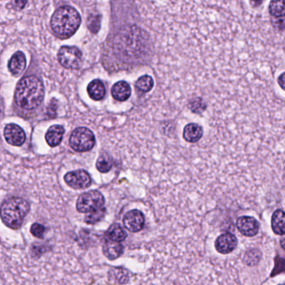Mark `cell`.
I'll return each mask as SVG.
<instances>
[{
  "mask_svg": "<svg viewBox=\"0 0 285 285\" xmlns=\"http://www.w3.org/2000/svg\"><path fill=\"white\" fill-rule=\"evenodd\" d=\"M45 95V88L41 79L35 76H26L17 85L14 100L24 110H34L41 105Z\"/></svg>",
  "mask_w": 285,
  "mask_h": 285,
  "instance_id": "obj_1",
  "label": "cell"
},
{
  "mask_svg": "<svg viewBox=\"0 0 285 285\" xmlns=\"http://www.w3.org/2000/svg\"><path fill=\"white\" fill-rule=\"evenodd\" d=\"M81 23V15L76 8L63 6L56 9L52 15L50 25L59 38L67 39L76 32Z\"/></svg>",
  "mask_w": 285,
  "mask_h": 285,
  "instance_id": "obj_2",
  "label": "cell"
},
{
  "mask_svg": "<svg viewBox=\"0 0 285 285\" xmlns=\"http://www.w3.org/2000/svg\"><path fill=\"white\" fill-rule=\"evenodd\" d=\"M30 204L21 197H10L0 207V218L3 224L11 229H19L30 211Z\"/></svg>",
  "mask_w": 285,
  "mask_h": 285,
  "instance_id": "obj_3",
  "label": "cell"
},
{
  "mask_svg": "<svg viewBox=\"0 0 285 285\" xmlns=\"http://www.w3.org/2000/svg\"><path fill=\"white\" fill-rule=\"evenodd\" d=\"M105 205V198L102 193L97 190L86 191L79 196L76 202V209L79 213H94L101 209Z\"/></svg>",
  "mask_w": 285,
  "mask_h": 285,
  "instance_id": "obj_4",
  "label": "cell"
},
{
  "mask_svg": "<svg viewBox=\"0 0 285 285\" xmlns=\"http://www.w3.org/2000/svg\"><path fill=\"white\" fill-rule=\"evenodd\" d=\"M95 138L91 130L79 127L70 136V145L73 150L78 152H86L94 147Z\"/></svg>",
  "mask_w": 285,
  "mask_h": 285,
  "instance_id": "obj_5",
  "label": "cell"
},
{
  "mask_svg": "<svg viewBox=\"0 0 285 285\" xmlns=\"http://www.w3.org/2000/svg\"><path fill=\"white\" fill-rule=\"evenodd\" d=\"M58 59L63 67L70 70H77L82 63L81 50L73 46H63L58 52Z\"/></svg>",
  "mask_w": 285,
  "mask_h": 285,
  "instance_id": "obj_6",
  "label": "cell"
},
{
  "mask_svg": "<svg viewBox=\"0 0 285 285\" xmlns=\"http://www.w3.org/2000/svg\"><path fill=\"white\" fill-rule=\"evenodd\" d=\"M66 184L73 189H86L92 184V178L85 170L68 172L65 176Z\"/></svg>",
  "mask_w": 285,
  "mask_h": 285,
  "instance_id": "obj_7",
  "label": "cell"
},
{
  "mask_svg": "<svg viewBox=\"0 0 285 285\" xmlns=\"http://www.w3.org/2000/svg\"><path fill=\"white\" fill-rule=\"evenodd\" d=\"M123 225L127 230L132 233L140 232L145 225L144 214L137 209L127 212L123 217Z\"/></svg>",
  "mask_w": 285,
  "mask_h": 285,
  "instance_id": "obj_8",
  "label": "cell"
},
{
  "mask_svg": "<svg viewBox=\"0 0 285 285\" xmlns=\"http://www.w3.org/2000/svg\"><path fill=\"white\" fill-rule=\"evenodd\" d=\"M4 138L6 142L12 145L20 146L24 144L26 139V136L24 130L16 124H8L4 128Z\"/></svg>",
  "mask_w": 285,
  "mask_h": 285,
  "instance_id": "obj_9",
  "label": "cell"
},
{
  "mask_svg": "<svg viewBox=\"0 0 285 285\" xmlns=\"http://www.w3.org/2000/svg\"><path fill=\"white\" fill-rule=\"evenodd\" d=\"M237 246V238L234 234L229 233L221 234L215 241L216 250L222 254H229L232 253L236 249Z\"/></svg>",
  "mask_w": 285,
  "mask_h": 285,
  "instance_id": "obj_10",
  "label": "cell"
},
{
  "mask_svg": "<svg viewBox=\"0 0 285 285\" xmlns=\"http://www.w3.org/2000/svg\"><path fill=\"white\" fill-rule=\"evenodd\" d=\"M237 228L246 237H254L259 231V224L253 217L243 216L238 219Z\"/></svg>",
  "mask_w": 285,
  "mask_h": 285,
  "instance_id": "obj_11",
  "label": "cell"
},
{
  "mask_svg": "<svg viewBox=\"0 0 285 285\" xmlns=\"http://www.w3.org/2000/svg\"><path fill=\"white\" fill-rule=\"evenodd\" d=\"M8 67L11 74L14 76L21 75L26 67V57L24 53L21 51L16 52L11 57L10 60L8 62Z\"/></svg>",
  "mask_w": 285,
  "mask_h": 285,
  "instance_id": "obj_12",
  "label": "cell"
},
{
  "mask_svg": "<svg viewBox=\"0 0 285 285\" xmlns=\"http://www.w3.org/2000/svg\"><path fill=\"white\" fill-rule=\"evenodd\" d=\"M111 95L115 100L119 101L127 100L132 95L131 86L126 81H118L112 87Z\"/></svg>",
  "mask_w": 285,
  "mask_h": 285,
  "instance_id": "obj_13",
  "label": "cell"
},
{
  "mask_svg": "<svg viewBox=\"0 0 285 285\" xmlns=\"http://www.w3.org/2000/svg\"><path fill=\"white\" fill-rule=\"evenodd\" d=\"M203 136V129L199 125L190 123L183 129V138L188 142L195 143L201 140Z\"/></svg>",
  "mask_w": 285,
  "mask_h": 285,
  "instance_id": "obj_14",
  "label": "cell"
},
{
  "mask_svg": "<svg viewBox=\"0 0 285 285\" xmlns=\"http://www.w3.org/2000/svg\"><path fill=\"white\" fill-rule=\"evenodd\" d=\"M65 133L64 127L59 125H54L48 128L46 132V139L48 145L51 147H55L59 145L63 139V136Z\"/></svg>",
  "mask_w": 285,
  "mask_h": 285,
  "instance_id": "obj_15",
  "label": "cell"
},
{
  "mask_svg": "<svg viewBox=\"0 0 285 285\" xmlns=\"http://www.w3.org/2000/svg\"><path fill=\"white\" fill-rule=\"evenodd\" d=\"M124 246L120 242H111L107 240L103 245L102 250L104 255L110 259L115 260L120 258L124 253Z\"/></svg>",
  "mask_w": 285,
  "mask_h": 285,
  "instance_id": "obj_16",
  "label": "cell"
},
{
  "mask_svg": "<svg viewBox=\"0 0 285 285\" xmlns=\"http://www.w3.org/2000/svg\"><path fill=\"white\" fill-rule=\"evenodd\" d=\"M105 237L111 242H121L127 238V233L120 224H112L105 233Z\"/></svg>",
  "mask_w": 285,
  "mask_h": 285,
  "instance_id": "obj_17",
  "label": "cell"
},
{
  "mask_svg": "<svg viewBox=\"0 0 285 285\" xmlns=\"http://www.w3.org/2000/svg\"><path fill=\"white\" fill-rule=\"evenodd\" d=\"M87 92L92 100H101L105 95V86L100 80H94L88 85Z\"/></svg>",
  "mask_w": 285,
  "mask_h": 285,
  "instance_id": "obj_18",
  "label": "cell"
},
{
  "mask_svg": "<svg viewBox=\"0 0 285 285\" xmlns=\"http://www.w3.org/2000/svg\"><path fill=\"white\" fill-rule=\"evenodd\" d=\"M271 226L275 234L280 236L285 234V212L282 209L276 210L272 216Z\"/></svg>",
  "mask_w": 285,
  "mask_h": 285,
  "instance_id": "obj_19",
  "label": "cell"
},
{
  "mask_svg": "<svg viewBox=\"0 0 285 285\" xmlns=\"http://www.w3.org/2000/svg\"><path fill=\"white\" fill-rule=\"evenodd\" d=\"M154 86L153 79L151 78V76H141L140 78L138 79L136 86L139 91L142 92H150Z\"/></svg>",
  "mask_w": 285,
  "mask_h": 285,
  "instance_id": "obj_20",
  "label": "cell"
},
{
  "mask_svg": "<svg viewBox=\"0 0 285 285\" xmlns=\"http://www.w3.org/2000/svg\"><path fill=\"white\" fill-rule=\"evenodd\" d=\"M269 13L275 18L285 17V8L284 1H273L269 4Z\"/></svg>",
  "mask_w": 285,
  "mask_h": 285,
  "instance_id": "obj_21",
  "label": "cell"
},
{
  "mask_svg": "<svg viewBox=\"0 0 285 285\" xmlns=\"http://www.w3.org/2000/svg\"><path fill=\"white\" fill-rule=\"evenodd\" d=\"M96 168L99 172H102V173L110 172V169L112 168L111 158L109 157L107 155L100 156L97 160Z\"/></svg>",
  "mask_w": 285,
  "mask_h": 285,
  "instance_id": "obj_22",
  "label": "cell"
},
{
  "mask_svg": "<svg viewBox=\"0 0 285 285\" xmlns=\"http://www.w3.org/2000/svg\"><path fill=\"white\" fill-rule=\"evenodd\" d=\"M189 107L191 112L195 114H201L206 110V103L201 98H195L190 100Z\"/></svg>",
  "mask_w": 285,
  "mask_h": 285,
  "instance_id": "obj_23",
  "label": "cell"
},
{
  "mask_svg": "<svg viewBox=\"0 0 285 285\" xmlns=\"http://www.w3.org/2000/svg\"><path fill=\"white\" fill-rule=\"evenodd\" d=\"M105 208L103 207V208L98 210L96 212L86 214V218H85V222L88 224H95L98 222H100L105 217Z\"/></svg>",
  "mask_w": 285,
  "mask_h": 285,
  "instance_id": "obj_24",
  "label": "cell"
},
{
  "mask_svg": "<svg viewBox=\"0 0 285 285\" xmlns=\"http://www.w3.org/2000/svg\"><path fill=\"white\" fill-rule=\"evenodd\" d=\"M261 258V253L258 249H252V250L247 251L245 253L244 262L247 265H255L258 264Z\"/></svg>",
  "mask_w": 285,
  "mask_h": 285,
  "instance_id": "obj_25",
  "label": "cell"
},
{
  "mask_svg": "<svg viewBox=\"0 0 285 285\" xmlns=\"http://www.w3.org/2000/svg\"><path fill=\"white\" fill-rule=\"evenodd\" d=\"M30 232H31L33 236H35V238H42L44 237V235H45V233H46V228L42 224L35 223L31 226Z\"/></svg>",
  "mask_w": 285,
  "mask_h": 285,
  "instance_id": "obj_26",
  "label": "cell"
},
{
  "mask_svg": "<svg viewBox=\"0 0 285 285\" xmlns=\"http://www.w3.org/2000/svg\"><path fill=\"white\" fill-rule=\"evenodd\" d=\"M275 262H276V265H275L274 272L271 274V276H275V275L282 273L285 270V259H284V258L277 257Z\"/></svg>",
  "mask_w": 285,
  "mask_h": 285,
  "instance_id": "obj_27",
  "label": "cell"
},
{
  "mask_svg": "<svg viewBox=\"0 0 285 285\" xmlns=\"http://www.w3.org/2000/svg\"><path fill=\"white\" fill-rule=\"evenodd\" d=\"M88 22H89L90 30H92V32L96 33L100 29V17H91Z\"/></svg>",
  "mask_w": 285,
  "mask_h": 285,
  "instance_id": "obj_28",
  "label": "cell"
},
{
  "mask_svg": "<svg viewBox=\"0 0 285 285\" xmlns=\"http://www.w3.org/2000/svg\"><path fill=\"white\" fill-rule=\"evenodd\" d=\"M274 26L276 28H279L280 30H283L285 27V17H281V18H275L272 21Z\"/></svg>",
  "mask_w": 285,
  "mask_h": 285,
  "instance_id": "obj_29",
  "label": "cell"
},
{
  "mask_svg": "<svg viewBox=\"0 0 285 285\" xmlns=\"http://www.w3.org/2000/svg\"><path fill=\"white\" fill-rule=\"evenodd\" d=\"M279 83H280L281 88L284 89V87H285V74H284V73H283L282 75L280 76V78H279Z\"/></svg>",
  "mask_w": 285,
  "mask_h": 285,
  "instance_id": "obj_30",
  "label": "cell"
},
{
  "mask_svg": "<svg viewBox=\"0 0 285 285\" xmlns=\"http://www.w3.org/2000/svg\"><path fill=\"white\" fill-rule=\"evenodd\" d=\"M281 246H282V248H285V247H284V238L281 241Z\"/></svg>",
  "mask_w": 285,
  "mask_h": 285,
  "instance_id": "obj_31",
  "label": "cell"
},
{
  "mask_svg": "<svg viewBox=\"0 0 285 285\" xmlns=\"http://www.w3.org/2000/svg\"></svg>",
  "mask_w": 285,
  "mask_h": 285,
  "instance_id": "obj_32",
  "label": "cell"
}]
</instances>
